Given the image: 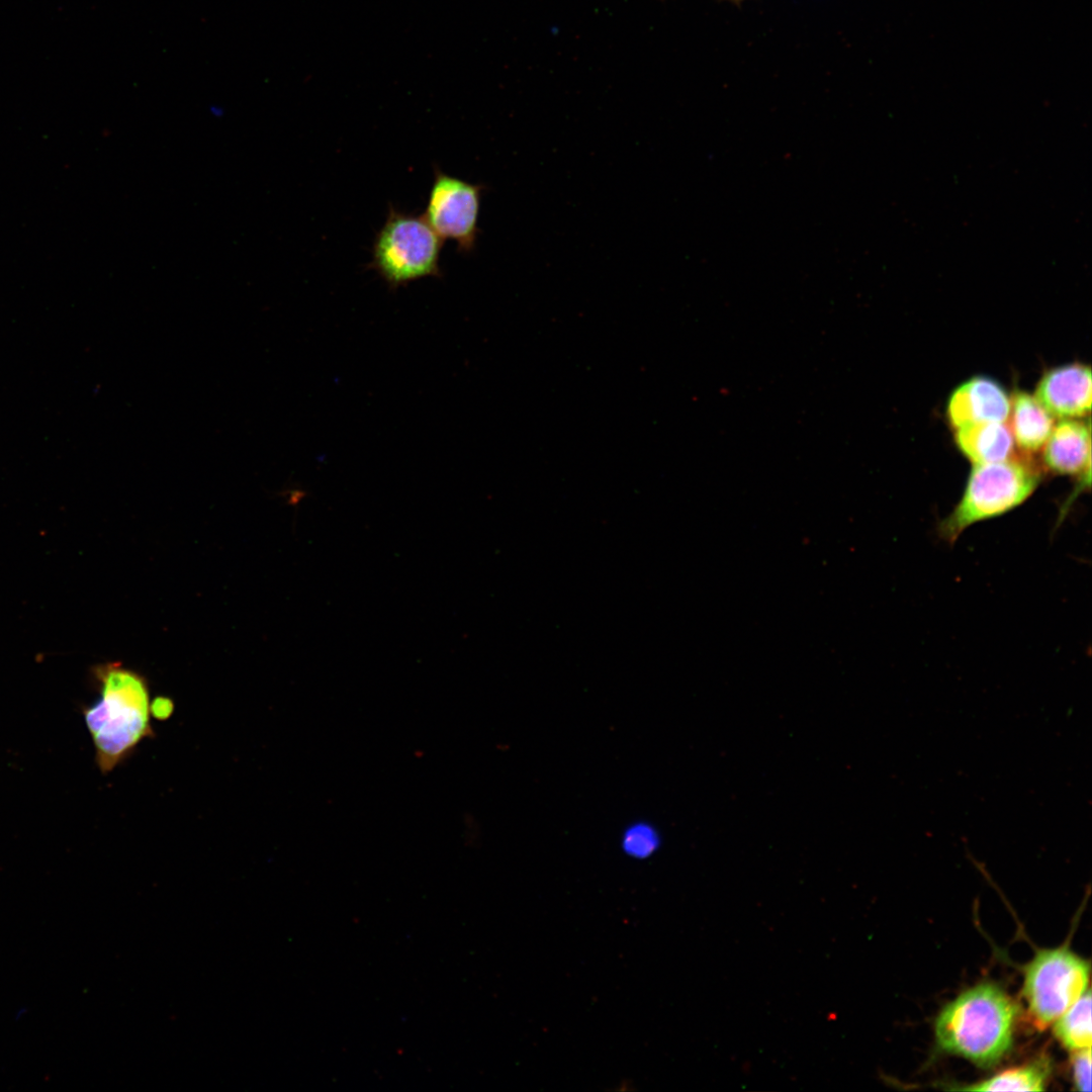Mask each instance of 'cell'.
Segmentation results:
<instances>
[{
	"mask_svg": "<svg viewBox=\"0 0 1092 1092\" xmlns=\"http://www.w3.org/2000/svg\"><path fill=\"white\" fill-rule=\"evenodd\" d=\"M1091 991L1083 994L1054 1021V1034L1071 1052L1091 1048Z\"/></svg>",
	"mask_w": 1092,
	"mask_h": 1092,
	"instance_id": "13",
	"label": "cell"
},
{
	"mask_svg": "<svg viewBox=\"0 0 1092 1092\" xmlns=\"http://www.w3.org/2000/svg\"><path fill=\"white\" fill-rule=\"evenodd\" d=\"M484 186L434 170L424 217L444 240H453L461 253L475 249L478 216Z\"/></svg>",
	"mask_w": 1092,
	"mask_h": 1092,
	"instance_id": "6",
	"label": "cell"
},
{
	"mask_svg": "<svg viewBox=\"0 0 1092 1092\" xmlns=\"http://www.w3.org/2000/svg\"><path fill=\"white\" fill-rule=\"evenodd\" d=\"M732 1H742V0H732Z\"/></svg>",
	"mask_w": 1092,
	"mask_h": 1092,
	"instance_id": "17",
	"label": "cell"
},
{
	"mask_svg": "<svg viewBox=\"0 0 1092 1092\" xmlns=\"http://www.w3.org/2000/svg\"><path fill=\"white\" fill-rule=\"evenodd\" d=\"M100 699L83 710L99 770L106 775L127 759L138 745L155 736L146 679L117 664L96 670Z\"/></svg>",
	"mask_w": 1092,
	"mask_h": 1092,
	"instance_id": "1",
	"label": "cell"
},
{
	"mask_svg": "<svg viewBox=\"0 0 1092 1092\" xmlns=\"http://www.w3.org/2000/svg\"><path fill=\"white\" fill-rule=\"evenodd\" d=\"M1015 1016L1014 1003L999 986L981 983L940 1010L934 1023L936 1043L980 1067L994 1066L1011 1049Z\"/></svg>",
	"mask_w": 1092,
	"mask_h": 1092,
	"instance_id": "2",
	"label": "cell"
},
{
	"mask_svg": "<svg viewBox=\"0 0 1092 1092\" xmlns=\"http://www.w3.org/2000/svg\"><path fill=\"white\" fill-rule=\"evenodd\" d=\"M1040 479L1033 456L1021 452L1004 461L974 464L961 499L939 524V536L953 543L971 526L1016 509Z\"/></svg>",
	"mask_w": 1092,
	"mask_h": 1092,
	"instance_id": "3",
	"label": "cell"
},
{
	"mask_svg": "<svg viewBox=\"0 0 1092 1092\" xmlns=\"http://www.w3.org/2000/svg\"><path fill=\"white\" fill-rule=\"evenodd\" d=\"M1090 420L1062 419L1043 445L1042 463L1056 474L1080 475L1090 482Z\"/></svg>",
	"mask_w": 1092,
	"mask_h": 1092,
	"instance_id": "9",
	"label": "cell"
},
{
	"mask_svg": "<svg viewBox=\"0 0 1092 1092\" xmlns=\"http://www.w3.org/2000/svg\"><path fill=\"white\" fill-rule=\"evenodd\" d=\"M442 246L443 240L424 215L390 206L383 225L375 236L369 267L390 288L425 277H440Z\"/></svg>",
	"mask_w": 1092,
	"mask_h": 1092,
	"instance_id": "4",
	"label": "cell"
},
{
	"mask_svg": "<svg viewBox=\"0 0 1092 1092\" xmlns=\"http://www.w3.org/2000/svg\"><path fill=\"white\" fill-rule=\"evenodd\" d=\"M1090 965L1067 946L1038 950L1026 965L1022 996L1032 1024L1044 1029L1088 988Z\"/></svg>",
	"mask_w": 1092,
	"mask_h": 1092,
	"instance_id": "5",
	"label": "cell"
},
{
	"mask_svg": "<svg viewBox=\"0 0 1092 1092\" xmlns=\"http://www.w3.org/2000/svg\"><path fill=\"white\" fill-rule=\"evenodd\" d=\"M174 711V703L167 697H157L151 704V715L157 720H167Z\"/></svg>",
	"mask_w": 1092,
	"mask_h": 1092,
	"instance_id": "16",
	"label": "cell"
},
{
	"mask_svg": "<svg viewBox=\"0 0 1092 1092\" xmlns=\"http://www.w3.org/2000/svg\"><path fill=\"white\" fill-rule=\"evenodd\" d=\"M661 837L657 829L647 822L629 825L622 834L621 847L630 857L644 859L660 847Z\"/></svg>",
	"mask_w": 1092,
	"mask_h": 1092,
	"instance_id": "14",
	"label": "cell"
},
{
	"mask_svg": "<svg viewBox=\"0 0 1092 1092\" xmlns=\"http://www.w3.org/2000/svg\"><path fill=\"white\" fill-rule=\"evenodd\" d=\"M1074 1084L1079 1091L1091 1090V1049L1074 1051L1072 1056Z\"/></svg>",
	"mask_w": 1092,
	"mask_h": 1092,
	"instance_id": "15",
	"label": "cell"
},
{
	"mask_svg": "<svg viewBox=\"0 0 1092 1092\" xmlns=\"http://www.w3.org/2000/svg\"><path fill=\"white\" fill-rule=\"evenodd\" d=\"M954 442L974 464L1000 462L1012 458L1014 440L1005 423L984 422L954 429Z\"/></svg>",
	"mask_w": 1092,
	"mask_h": 1092,
	"instance_id": "11",
	"label": "cell"
},
{
	"mask_svg": "<svg viewBox=\"0 0 1092 1092\" xmlns=\"http://www.w3.org/2000/svg\"><path fill=\"white\" fill-rule=\"evenodd\" d=\"M1008 427L1014 443L1021 453L1032 455L1039 451L1049 439L1055 417L1034 397L1025 391L1015 390L1010 398Z\"/></svg>",
	"mask_w": 1092,
	"mask_h": 1092,
	"instance_id": "10",
	"label": "cell"
},
{
	"mask_svg": "<svg viewBox=\"0 0 1092 1092\" xmlns=\"http://www.w3.org/2000/svg\"><path fill=\"white\" fill-rule=\"evenodd\" d=\"M1050 1075V1060L1040 1057L1028 1064L1004 1071L984 1081L953 1089L970 1091H1042Z\"/></svg>",
	"mask_w": 1092,
	"mask_h": 1092,
	"instance_id": "12",
	"label": "cell"
},
{
	"mask_svg": "<svg viewBox=\"0 0 1092 1092\" xmlns=\"http://www.w3.org/2000/svg\"><path fill=\"white\" fill-rule=\"evenodd\" d=\"M1010 398L994 379L975 376L959 385L947 400L946 417L953 429L984 422L1005 423Z\"/></svg>",
	"mask_w": 1092,
	"mask_h": 1092,
	"instance_id": "8",
	"label": "cell"
},
{
	"mask_svg": "<svg viewBox=\"0 0 1092 1092\" xmlns=\"http://www.w3.org/2000/svg\"><path fill=\"white\" fill-rule=\"evenodd\" d=\"M1091 368L1082 363L1046 371L1036 384L1034 397L1054 417L1081 419L1091 411Z\"/></svg>",
	"mask_w": 1092,
	"mask_h": 1092,
	"instance_id": "7",
	"label": "cell"
}]
</instances>
